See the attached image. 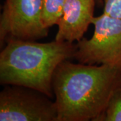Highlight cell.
<instances>
[{
    "label": "cell",
    "mask_w": 121,
    "mask_h": 121,
    "mask_svg": "<svg viewBox=\"0 0 121 121\" xmlns=\"http://www.w3.org/2000/svg\"><path fill=\"white\" fill-rule=\"evenodd\" d=\"M121 85V67L62 62L52 79L57 121H97Z\"/></svg>",
    "instance_id": "6da1fadb"
},
{
    "label": "cell",
    "mask_w": 121,
    "mask_h": 121,
    "mask_svg": "<svg viewBox=\"0 0 121 121\" xmlns=\"http://www.w3.org/2000/svg\"><path fill=\"white\" fill-rule=\"evenodd\" d=\"M75 49V44L56 40L9 39L0 53V83L29 87L52 99L55 72L62 62L73 59Z\"/></svg>",
    "instance_id": "7a4b0ae2"
},
{
    "label": "cell",
    "mask_w": 121,
    "mask_h": 121,
    "mask_svg": "<svg viewBox=\"0 0 121 121\" xmlns=\"http://www.w3.org/2000/svg\"><path fill=\"white\" fill-rule=\"evenodd\" d=\"M92 24V36L77 42L73 59L83 64L121 67V18L103 13L94 17Z\"/></svg>",
    "instance_id": "3957f363"
},
{
    "label": "cell",
    "mask_w": 121,
    "mask_h": 121,
    "mask_svg": "<svg viewBox=\"0 0 121 121\" xmlns=\"http://www.w3.org/2000/svg\"><path fill=\"white\" fill-rule=\"evenodd\" d=\"M55 101L39 91L8 85L0 92L1 121H57Z\"/></svg>",
    "instance_id": "277c9868"
},
{
    "label": "cell",
    "mask_w": 121,
    "mask_h": 121,
    "mask_svg": "<svg viewBox=\"0 0 121 121\" xmlns=\"http://www.w3.org/2000/svg\"><path fill=\"white\" fill-rule=\"evenodd\" d=\"M43 0H5L0 16V46L16 39L36 40L47 37L48 29L41 20Z\"/></svg>",
    "instance_id": "5b68a950"
},
{
    "label": "cell",
    "mask_w": 121,
    "mask_h": 121,
    "mask_svg": "<svg viewBox=\"0 0 121 121\" xmlns=\"http://www.w3.org/2000/svg\"><path fill=\"white\" fill-rule=\"evenodd\" d=\"M95 0H66L55 40L74 43L83 39L94 18Z\"/></svg>",
    "instance_id": "8992f818"
},
{
    "label": "cell",
    "mask_w": 121,
    "mask_h": 121,
    "mask_svg": "<svg viewBox=\"0 0 121 121\" xmlns=\"http://www.w3.org/2000/svg\"><path fill=\"white\" fill-rule=\"evenodd\" d=\"M65 1L66 0H43L41 20L46 28L57 25L63 15Z\"/></svg>",
    "instance_id": "52a82bcc"
},
{
    "label": "cell",
    "mask_w": 121,
    "mask_h": 121,
    "mask_svg": "<svg viewBox=\"0 0 121 121\" xmlns=\"http://www.w3.org/2000/svg\"><path fill=\"white\" fill-rule=\"evenodd\" d=\"M97 121H121V85L114 91L107 107Z\"/></svg>",
    "instance_id": "ba28073f"
},
{
    "label": "cell",
    "mask_w": 121,
    "mask_h": 121,
    "mask_svg": "<svg viewBox=\"0 0 121 121\" xmlns=\"http://www.w3.org/2000/svg\"><path fill=\"white\" fill-rule=\"evenodd\" d=\"M104 3L103 13L121 19V0H102Z\"/></svg>",
    "instance_id": "9c48e42d"
}]
</instances>
